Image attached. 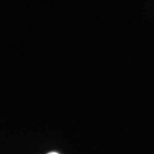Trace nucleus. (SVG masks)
Segmentation results:
<instances>
[{"label": "nucleus", "mask_w": 154, "mask_h": 154, "mask_svg": "<svg viewBox=\"0 0 154 154\" xmlns=\"http://www.w3.org/2000/svg\"><path fill=\"white\" fill-rule=\"evenodd\" d=\"M58 154V153H57V152H50L49 154Z\"/></svg>", "instance_id": "nucleus-1"}]
</instances>
